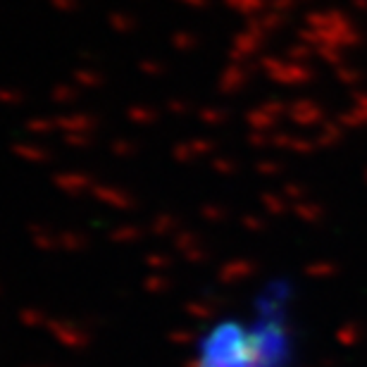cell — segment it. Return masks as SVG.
<instances>
[{
	"mask_svg": "<svg viewBox=\"0 0 367 367\" xmlns=\"http://www.w3.org/2000/svg\"><path fill=\"white\" fill-rule=\"evenodd\" d=\"M298 358L291 288L265 284L246 305L210 320L194 336L189 367H296Z\"/></svg>",
	"mask_w": 367,
	"mask_h": 367,
	"instance_id": "1",
	"label": "cell"
}]
</instances>
